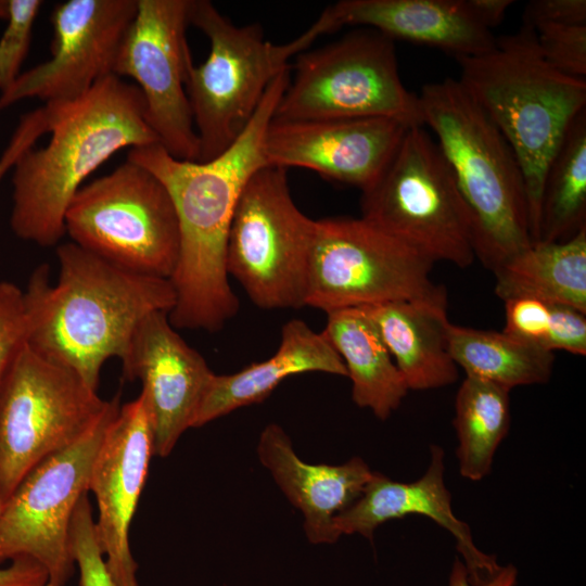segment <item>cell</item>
<instances>
[{"instance_id": "obj_1", "label": "cell", "mask_w": 586, "mask_h": 586, "mask_svg": "<svg viewBox=\"0 0 586 586\" xmlns=\"http://www.w3.org/2000/svg\"><path fill=\"white\" fill-rule=\"evenodd\" d=\"M290 76L288 68L271 81L243 132L209 161L176 158L160 143L132 148L127 155L165 186L176 209L180 249L169 279L176 303L168 314L175 329L214 332L239 309L226 267L229 229L244 186L268 165L265 135Z\"/></svg>"}, {"instance_id": "obj_2", "label": "cell", "mask_w": 586, "mask_h": 586, "mask_svg": "<svg viewBox=\"0 0 586 586\" xmlns=\"http://www.w3.org/2000/svg\"><path fill=\"white\" fill-rule=\"evenodd\" d=\"M55 284L49 265L38 266L24 290L27 344L98 388L104 362L125 356L138 324L176 303L168 279L117 267L73 242L56 249Z\"/></svg>"}, {"instance_id": "obj_3", "label": "cell", "mask_w": 586, "mask_h": 586, "mask_svg": "<svg viewBox=\"0 0 586 586\" xmlns=\"http://www.w3.org/2000/svg\"><path fill=\"white\" fill-rule=\"evenodd\" d=\"M50 140L27 150L12 168V231L53 246L65 234V214L84 180L113 154L160 143L150 128L140 90L116 75L85 95L44 103Z\"/></svg>"}, {"instance_id": "obj_4", "label": "cell", "mask_w": 586, "mask_h": 586, "mask_svg": "<svg viewBox=\"0 0 586 586\" xmlns=\"http://www.w3.org/2000/svg\"><path fill=\"white\" fill-rule=\"evenodd\" d=\"M464 90L512 148L523 173L532 243L538 242L547 168L574 118L586 110V80L542 56L534 28L496 39L491 51L457 58Z\"/></svg>"}, {"instance_id": "obj_5", "label": "cell", "mask_w": 586, "mask_h": 586, "mask_svg": "<svg viewBox=\"0 0 586 586\" xmlns=\"http://www.w3.org/2000/svg\"><path fill=\"white\" fill-rule=\"evenodd\" d=\"M428 126L469 212L475 258L494 271L532 245L526 189L508 141L458 79L425 84Z\"/></svg>"}, {"instance_id": "obj_6", "label": "cell", "mask_w": 586, "mask_h": 586, "mask_svg": "<svg viewBox=\"0 0 586 586\" xmlns=\"http://www.w3.org/2000/svg\"><path fill=\"white\" fill-rule=\"evenodd\" d=\"M190 25L209 40L206 61L190 67L186 91L199 138V162L228 149L243 132L271 81L311 42L307 33L284 44L258 24L237 26L207 0H191Z\"/></svg>"}, {"instance_id": "obj_7", "label": "cell", "mask_w": 586, "mask_h": 586, "mask_svg": "<svg viewBox=\"0 0 586 586\" xmlns=\"http://www.w3.org/2000/svg\"><path fill=\"white\" fill-rule=\"evenodd\" d=\"M361 218L434 263L475 259L472 224L451 170L424 126L409 127L394 156L361 191Z\"/></svg>"}, {"instance_id": "obj_8", "label": "cell", "mask_w": 586, "mask_h": 586, "mask_svg": "<svg viewBox=\"0 0 586 586\" xmlns=\"http://www.w3.org/2000/svg\"><path fill=\"white\" fill-rule=\"evenodd\" d=\"M293 69L273 119L388 117L423 126L419 97L402 81L394 40L378 30L361 27L301 52Z\"/></svg>"}, {"instance_id": "obj_9", "label": "cell", "mask_w": 586, "mask_h": 586, "mask_svg": "<svg viewBox=\"0 0 586 586\" xmlns=\"http://www.w3.org/2000/svg\"><path fill=\"white\" fill-rule=\"evenodd\" d=\"M72 242L125 270L170 279L179 256L176 209L165 186L126 161L82 186L65 214Z\"/></svg>"}, {"instance_id": "obj_10", "label": "cell", "mask_w": 586, "mask_h": 586, "mask_svg": "<svg viewBox=\"0 0 586 586\" xmlns=\"http://www.w3.org/2000/svg\"><path fill=\"white\" fill-rule=\"evenodd\" d=\"M111 405L74 370L25 343L0 383V499L39 462L73 444Z\"/></svg>"}, {"instance_id": "obj_11", "label": "cell", "mask_w": 586, "mask_h": 586, "mask_svg": "<svg viewBox=\"0 0 586 586\" xmlns=\"http://www.w3.org/2000/svg\"><path fill=\"white\" fill-rule=\"evenodd\" d=\"M315 225L295 205L285 168L265 165L249 179L231 220L226 267L256 306H306Z\"/></svg>"}, {"instance_id": "obj_12", "label": "cell", "mask_w": 586, "mask_h": 586, "mask_svg": "<svg viewBox=\"0 0 586 586\" xmlns=\"http://www.w3.org/2000/svg\"><path fill=\"white\" fill-rule=\"evenodd\" d=\"M434 262L364 218L316 220L306 306L326 313L446 293Z\"/></svg>"}, {"instance_id": "obj_13", "label": "cell", "mask_w": 586, "mask_h": 586, "mask_svg": "<svg viewBox=\"0 0 586 586\" xmlns=\"http://www.w3.org/2000/svg\"><path fill=\"white\" fill-rule=\"evenodd\" d=\"M119 396L81 437L35 466L18 483L0 513V565L30 559L63 586L74 559L69 527L75 507L88 493L92 460L104 432L119 410Z\"/></svg>"}, {"instance_id": "obj_14", "label": "cell", "mask_w": 586, "mask_h": 586, "mask_svg": "<svg viewBox=\"0 0 586 586\" xmlns=\"http://www.w3.org/2000/svg\"><path fill=\"white\" fill-rule=\"evenodd\" d=\"M191 0H138L113 74L137 82L145 118L174 157L198 161L200 144L186 91L193 65L188 40Z\"/></svg>"}, {"instance_id": "obj_15", "label": "cell", "mask_w": 586, "mask_h": 586, "mask_svg": "<svg viewBox=\"0 0 586 586\" xmlns=\"http://www.w3.org/2000/svg\"><path fill=\"white\" fill-rule=\"evenodd\" d=\"M138 0H68L51 13V58L21 73L0 91V112L28 99L67 102L85 95L99 80L114 75L123 39Z\"/></svg>"}, {"instance_id": "obj_16", "label": "cell", "mask_w": 586, "mask_h": 586, "mask_svg": "<svg viewBox=\"0 0 586 586\" xmlns=\"http://www.w3.org/2000/svg\"><path fill=\"white\" fill-rule=\"evenodd\" d=\"M150 412L143 394L119 407L91 463L88 492L98 506L95 536L116 586H138L129 527L153 456Z\"/></svg>"}, {"instance_id": "obj_17", "label": "cell", "mask_w": 586, "mask_h": 586, "mask_svg": "<svg viewBox=\"0 0 586 586\" xmlns=\"http://www.w3.org/2000/svg\"><path fill=\"white\" fill-rule=\"evenodd\" d=\"M409 127L388 117L324 120L271 119L264 154L268 165L302 167L361 191L385 169Z\"/></svg>"}, {"instance_id": "obj_18", "label": "cell", "mask_w": 586, "mask_h": 586, "mask_svg": "<svg viewBox=\"0 0 586 586\" xmlns=\"http://www.w3.org/2000/svg\"><path fill=\"white\" fill-rule=\"evenodd\" d=\"M127 380H140L151 418L153 454L168 456L194 419L214 372L178 334L168 313L148 315L122 358Z\"/></svg>"}, {"instance_id": "obj_19", "label": "cell", "mask_w": 586, "mask_h": 586, "mask_svg": "<svg viewBox=\"0 0 586 586\" xmlns=\"http://www.w3.org/2000/svg\"><path fill=\"white\" fill-rule=\"evenodd\" d=\"M430 454L425 473L415 482H396L373 471L361 496L335 517V528L340 535L357 533L372 539L378 526L390 520L409 514L428 517L455 537L471 583L486 582L501 565L495 556L475 546L469 525L454 514L444 477V449L431 445Z\"/></svg>"}, {"instance_id": "obj_20", "label": "cell", "mask_w": 586, "mask_h": 586, "mask_svg": "<svg viewBox=\"0 0 586 586\" xmlns=\"http://www.w3.org/2000/svg\"><path fill=\"white\" fill-rule=\"evenodd\" d=\"M314 24L320 36L359 26L456 59L486 53L497 39L479 21L469 0H341L327 7Z\"/></svg>"}, {"instance_id": "obj_21", "label": "cell", "mask_w": 586, "mask_h": 586, "mask_svg": "<svg viewBox=\"0 0 586 586\" xmlns=\"http://www.w3.org/2000/svg\"><path fill=\"white\" fill-rule=\"evenodd\" d=\"M257 454L283 495L302 512L308 540L335 543L341 537L335 517L361 496L372 477L373 471L365 460L354 457L337 466L307 463L276 423L266 425L260 433Z\"/></svg>"}, {"instance_id": "obj_22", "label": "cell", "mask_w": 586, "mask_h": 586, "mask_svg": "<svg viewBox=\"0 0 586 586\" xmlns=\"http://www.w3.org/2000/svg\"><path fill=\"white\" fill-rule=\"evenodd\" d=\"M305 372L347 377L345 365L327 335L292 319L281 330V341L268 359L231 373L212 377L193 428L252 404L260 403L284 379Z\"/></svg>"}, {"instance_id": "obj_23", "label": "cell", "mask_w": 586, "mask_h": 586, "mask_svg": "<svg viewBox=\"0 0 586 586\" xmlns=\"http://www.w3.org/2000/svg\"><path fill=\"white\" fill-rule=\"evenodd\" d=\"M375 323L409 390L447 386L458 379L448 347L447 293L361 307Z\"/></svg>"}, {"instance_id": "obj_24", "label": "cell", "mask_w": 586, "mask_h": 586, "mask_svg": "<svg viewBox=\"0 0 586 586\" xmlns=\"http://www.w3.org/2000/svg\"><path fill=\"white\" fill-rule=\"evenodd\" d=\"M327 317L323 333L345 365L353 402L387 419L409 388L375 323L361 307L333 310Z\"/></svg>"}, {"instance_id": "obj_25", "label": "cell", "mask_w": 586, "mask_h": 586, "mask_svg": "<svg viewBox=\"0 0 586 586\" xmlns=\"http://www.w3.org/2000/svg\"><path fill=\"white\" fill-rule=\"evenodd\" d=\"M504 302L533 297L586 314V227L562 242H536L494 271Z\"/></svg>"}, {"instance_id": "obj_26", "label": "cell", "mask_w": 586, "mask_h": 586, "mask_svg": "<svg viewBox=\"0 0 586 586\" xmlns=\"http://www.w3.org/2000/svg\"><path fill=\"white\" fill-rule=\"evenodd\" d=\"M449 353L466 375L476 377L509 391L549 381L555 353L505 332L449 323Z\"/></svg>"}, {"instance_id": "obj_27", "label": "cell", "mask_w": 586, "mask_h": 586, "mask_svg": "<svg viewBox=\"0 0 586 586\" xmlns=\"http://www.w3.org/2000/svg\"><path fill=\"white\" fill-rule=\"evenodd\" d=\"M510 391L466 375L456 394L454 426L462 477L477 482L488 476L494 456L511 421Z\"/></svg>"}, {"instance_id": "obj_28", "label": "cell", "mask_w": 586, "mask_h": 586, "mask_svg": "<svg viewBox=\"0 0 586 586\" xmlns=\"http://www.w3.org/2000/svg\"><path fill=\"white\" fill-rule=\"evenodd\" d=\"M586 227V110L570 125L544 179L538 242H562Z\"/></svg>"}, {"instance_id": "obj_29", "label": "cell", "mask_w": 586, "mask_h": 586, "mask_svg": "<svg viewBox=\"0 0 586 586\" xmlns=\"http://www.w3.org/2000/svg\"><path fill=\"white\" fill-rule=\"evenodd\" d=\"M502 332L555 353L586 355V314L565 305L533 297L504 301Z\"/></svg>"}, {"instance_id": "obj_30", "label": "cell", "mask_w": 586, "mask_h": 586, "mask_svg": "<svg viewBox=\"0 0 586 586\" xmlns=\"http://www.w3.org/2000/svg\"><path fill=\"white\" fill-rule=\"evenodd\" d=\"M41 5L40 0H8V22L0 38V91L21 74Z\"/></svg>"}, {"instance_id": "obj_31", "label": "cell", "mask_w": 586, "mask_h": 586, "mask_svg": "<svg viewBox=\"0 0 586 586\" xmlns=\"http://www.w3.org/2000/svg\"><path fill=\"white\" fill-rule=\"evenodd\" d=\"M69 544L73 559L79 568L80 586H116L97 542L87 493L75 507L69 527Z\"/></svg>"}, {"instance_id": "obj_32", "label": "cell", "mask_w": 586, "mask_h": 586, "mask_svg": "<svg viewBox=\"0 0 586 586\" xmlns=\"http://www.w3.org/2000/svg\"><path fill=\"white\" fill-rule=\"evenodd\" d=\"M543 59L568 76H586V24H542L534 27Z\"/></svg>"}, {"instance_id": "obj_33", "label": "cell", "mask_w": 586, "mask_h": 586, "mask_svg": "<svg viewBox=\"0 0 586 586\" xmlns=\"http://www.w3.org/2000/svg\"><path fill=\"white\" fill-rule=\"evenodd\" d=\"M28 320L24 291L0 281V383L12 360L27 342Z\"/></svg>"}, {"instance_id": "obj_34", "label": "cell", "mask_w": 586, "mask_h": 586, "mask_svg": "<svg viewBox=\"0 0 586 586\" xmlns=\"http://www.w3.org/2000/svg\"><path fill=\"white\" fill-rule=\"evenodd\" d=\"M48 131V115L43 106L21 116L16 128L0 155V182L12 170L18 158Z\"/></svg>"}, {"instance_id": "obj_35", "label": "cell", "mask_w": 586, "mask_h": 586, "mask_svg": "<svg viewBox=\"0 0 586 586\" xmlns=\"http://www.w3.org/2000/svg\"><path fill=\"white\" fill-rule=\"evenodd\" d=\"M522 24H586V0H532L523 11Z\"/></svg>"}, {"instance_id": "obj_36", "label": "cell", "mask_w": 586, "mask_h": 586, "mask_svg": "<svg viewBox=\"0 0 586 586\" xmlns=\"http://www.w3.org/2000/svg\"><path fill=\"white\" fill-rule=\"evenodd\" d=\"M49 576L43 566L30 559L11 561L0 565V586H44Z\"/></svg>"}, {"instance_id": "obj_37", "label": "cell", "mask_w": 586, "mask_h": 586, "mask_svg": "<svg viewBox=\"0 0 586 586\" xmlns=\"http://www.w3.org/2000/svg\"><path fill=\"white\" fill-rule=\"evenodd\" d=\"M517 577L518 571L514 565H501L492 578L475 585L471 583L464 563L457 558L450 571L448 586H515Z\"/></svg>"}, {"instance_id": "obj_38", "label": "cell", "mask_w": 586, "mask_h": 586, "mask_svg": "<svg viewBox=\"0 0 586 586\" xmlns=\"http://www.w3.org/2000/svg\"><path fill=\"white\" fill-rule=\"evenodd\" d=\"M479 21L488 29L499 25L513 0H469Z\"/></svg>"}, {"instance_id": "obj_39", "label": "cell", "mask_w": 586, "mask_h": 586, "mask_svg": "<svg viewBox=\"0 0 586 586\" xmlns=\"http://www.w3.org/2000/svg\"><path fill=\"white\" fill-rule=\"evenodd\" d=\"M8 16V0H0V18H7Z\"/></svg>"}, {"instance_id": "obj_40", "label": "cell", "mask_w": 586, "mask_h": 586, "mask_svg": "<svg viewBox=\"0 0 586 586\" xmlns=\"http://www.w3.org/2000/svg\"><path fill=\"white\" fill-rule=\"evenodd\" d=\"M3 506H4V502L0 499V513H1L2 509H3Z\"/></svg>"}, {"instance_id": "obj_41", "label": "cell", "mask_w": 586, "mask_h": 586, "mask_svg": "<svg viewBox=\"0 0 586 586\" xmlns=\"http://www.w3.org/2000/svg\"><path fill=\"white\" fill-rule=\"evenodd\" d=\"M44 586H55V585L48 581V583Z\"/></svg>"}]
</instances>
